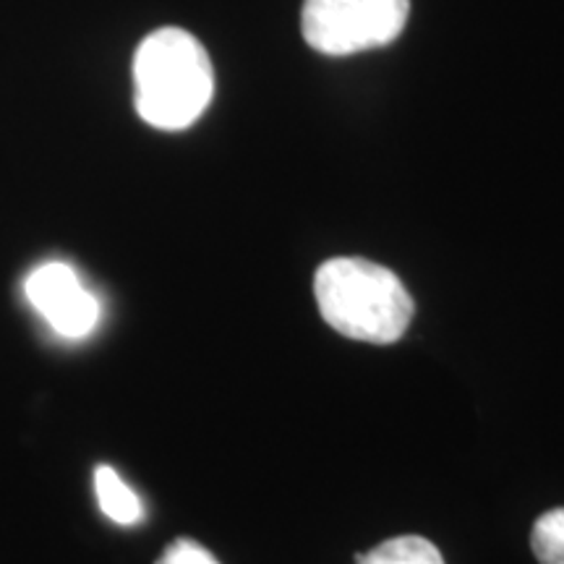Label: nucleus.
I'll use <instances>...</instances> for the list:
<instances>
[{"instance_id": "1", "label": "nucleus", "mask_w": 564, "mask_h": 564, "mask_svg": "<svg viewBox=\"0 0 564 564\" xmlns=\"http://www.w3.org/2000/svg\"><path fill=\"white\" fill-rule=\"evenodd\" d=\"M215 95L209 53L192 32L162 26L133 55V102L144 123L183 131L202 118Z\"/></svg>"}, {"instance_id": "2", "label": "nucleus", "mask_w": 564, "mask_h": 564, "mask_svg": "<svg viewBox=\"0 0 564 564\" xmlns=\"http://www.w3.org/2000/svg\"><path fill=\"white\" fill-rule=\"evenodd\" d=\"M316 306L324 322L350 340L390 345L408 333L413 299L387 267L358 257H337L314 274Z\"/></svg>"}, {"instance_id": "3", "label": "nucleus", "mask_w": 564, "mask_h": 564, "mask_svg": "<svg viewBox=\"0 0 564 564\" xmlns=\"http://www.w3.org/2000/svg\"><path fill=\"white\" fill-rule=\"evenodd\" d=\"M411 0H306L301 32L322 55H356L403 34Z\"/></svg>"}, {"instance_id": "4", "label": "nucleus", "mask_w": 564, "mask_h": 564, "mask_svg": "<svg viewBox=\"0 0 564 564\" xmlns=\"http://www.w3.org/2000/svg\"><path fill=\"white\" fill-rule=\"evenodd\" d=\"M26 299L63 337H87L100 319V303L63 262L42 264L26 278Z\"/></svg>"}, {"instance_id": "5", "label": "nucleus", "mask_w": 564, "mask_h": 564, "mask_svg": "<svg viewBox=\"0 0 564 564\" xmlns=\"http://www.w3.org/2000/svg\"><path fill=\"white\" fill-rule=\"evenodd\" d=\"M95 494L97 502H100V510L108 514L112 523L137 525L144 518L141 499L129 489V484L110 465H100L95 470Z\"/></svg>"}, {"instance_id": "6", "label": "nucleus", "mask_w": 564, "mask_h": 564, "mask_svg": "<svg viewBox=\"0 0 564 564\" xmlns=\"http://www.w3.org/2000/svg\"><path fill=\"white\" fill-rule=\"evenodd\" d=\"M356 564H444V556L423 535H398L373 546L369 554H358Z\"/></svg>"}, {"instance_id": "7", "label": "nucleus", "mask_w": 564, "mask_h": 564, "mask_svg": "<svg viewBox=\"0 0 564 564\" xmlns=\"http://www.w3.org/2000/svg\"><path fill=\"white\" fill-rule=\"evenodd\" d=\"M531 546L541 564H564V507L549 510L535 520Z\"/></svg>"}, {"instance_id": "8", "label": "nucleus", "mask_w": 564, "mask_h": 564, "mask_svg": "<svg viewBox=\"0 0 564 564\" xmlns=\"http://www.w3.org/2000/svg\"><path fill=\"white\" fill-rule=\"evenodd\" d=\"M154 564H220L217 556L194 539H175Z\"/></svg>"}]
</instances>
